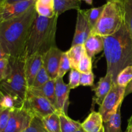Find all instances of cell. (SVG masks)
Listing matches in <instances>:
<instances>
[{
  "label": "cell",
  "instance_id": "7bdbcfd3",
  "mask_svg": "<svg viewBox=\"0 0 132 132\" xmlns=\"http://www.w3.org/2000/svg\"><path fill=\"white\" fill-rule=\"evenodd\" d=\"M5 1H6V0H0V5L4 3L5 2Z\"/></svg>",
  "mask_w": 132,
  "mask_h": 132
},
{
  "label": "cell",
  "instance_id": "4dcf8cb0",
  "mask_svg": "<svg viewBox=\"0 0 132 132\" xmlns=\"http://www.w3.org/2000/svg\"><path fill=\"white\" fill-rule=\"evenodd\" d=\"M0 104H1L3 109L12 110L14 108H18L19 107L16 101L14 99V98L10 95L6 94H3Z\"/></svg>",
  "mask_w": 132,
  "mask_h": 132
},
{
  "label": "cell",
  "instance_id": "8d00e7d4",
  "mask_svg": "<svg viewBox=\"0 0 132 132\" xmlns=\"http://www.w3.org/2000/svg\"><path fill=\"white\" fill-rule=\"evenodd\" d=\"M10 56L5 53V50H4L3 48L2 47L1 43H0V60L4 59H9Z\"/></svg>",
  "mask_w": 132,
  "mask_h": 132
},
{
  "label": "cell",
  "instance_id": "ab89813d",
  "mask_svg": "<svg viewBox=\"0 0 132 132\" xmlns=\"http://www.w3.org/2000/svg\"><path fill=\"white\" fill-rule=\"evenodd\" d=\"M28 1V0H6L4 3L10 4V3H14L21 2V1Z\"/></svg>",
  "mask_w": 132,
  "mask_h": 132
},
{
  "label": "cell",
  "instance_id": "f6af8a7d",
  "mask_svg": "<svg viewBox=\"0 0 132 132\" xmlns=\"http://www.w3.org/2000/svg\"><path fill=\"white\" fill-rule=\"evenodd\" d=\"M107 1H121V0H106Z\"/></svg>",
  "mask_w": 132,
  "mask_h": 132
},
{
  "label": "cell",
  "instance_id": "83f0119b",
  "mask_svg": "<svg viewBox=\"0 0 132 132\" xmlns=\"http://www.w3.org/2000/svg\"><path fill=\"white\" fill-rule=\"evenodd\" d=\"M35 7L37 14L45 18H52L56 14L54 8L42 5L36 1L35 3Z\"/></svg>",
  "mask_w": 132,
  "mask_h": 132
},
{
  "label": "cell",
  "instance_id": "484cf974",
  "mask_svg": "<svg viewBox=\"0 0 132 132\" xmlns=\"http://www.w3.org/2000/svg\"><path fill=\"white\" fill-rule=\"evenodd\" d=\"M77 70L81 73H90L92 72V59L85 51L79 64Z\"/></svg>",
  "mask_w": 132,
  "mask_h": 132
},
{
  "label": "cell",
  "instance_id": "d4e9b609",
  "mask_svg": "<svg viewBox=\"0 0 132 132\" xmlns=\"http://www.w3.org/2000/svg\"><path fill=\"white\" fill-rule=\"evenodd\" d=\"M132 81V66H129L122 70L117 78L116 85L126 87L127 85Z\"/></svg>",
  "mask_w": 132,
  "mask_h": 132
},
{
  "label": "cell",
  "instance_id": "f1b7e54d",
  "mask_svg": "<svg viewBox=\"0 0 132 132\" xmlns=\"http://www.w3.org/2000/svg\"><path fill=\"white\" fill-rule=\"evenodd\" d=\"M50 79H51L50 78L47 72H46V70H45V68L43 66L42 68H41V70L37 73V76H36V78H35L34 81V83L32 87H40V86H43L45 83H46Z\"/></svg>",
  "mask_w": 132,
  "mask_h": 132
},
{
  "label": "cell",
  "instance_id": "4316f807",
  "mask_svg": "<svg viewBox=\"0 0 132 132\" xmlns=\"http://www.w3.org/2000/svg\"><path fill=\"white\" fill-rule=\"evenodd\" d=\"M21 132H48L45 128L42 119L35 116L30 126Z\"/></svg>",
  "mask_w": 132,
  "mask_h": 132
},
{
  "label": "cell",
  "instance_id": "277c9868",
  "mask_svg": "<svg viewBox=\"0 0 132 132\" xmlns=\"http://www.w3.org/2000/svg\"><path fill=\"white\" fill-rule=\"evenodd\" d=\"M10 73L0 82V90L12 96L18 106L23 105L28 93V85L24 73V60L23 58H9Z\"/></svg>",
  "mask_w": 132,
  "mask_h": 132
},
{
  "label": "cell",
  "instance_id": "9a60e30c",
  "mask_svg": "<svg viewBox=\"0 0 132 132\" xmlns=\"http://www.w3.org/2000/svg\"><path fill=\"white\" fill-rule=\"evenodd\" d=\"M55 81H56V79H50L46 83L40 87L29 88L28 89V92L34 95L43 97L48 99L55 107V103H56L55 94Z\"/></svg>",
  "mask_w": 132,
  "mask_h": 132
},
{
  "label": "cell",
  "instance_id": "7c38bea8",
  "mask_svg": "<svg viewBox=\"0 0 132 132\" xmlns=\"http://www.w3.org/2000/svg\"><path fill=\"white\" fill-rule=\"evenodd\" d=\"M71 88L68 84H65L62 77H57L55 81V108L57 110L67 114L69 106V94Z\"/></svg>",
  "mask_w": 132,
  "mask_h": 132
},
{
  "label": "cell",
  "instance_id": "ee69618b",
  "mask_svg": "<svg viewBox=\"0 0 132 132\" xmlns=\"http://www.w3.org/2000/svg\"><path fill=\"white\" fill-rule=\"evenodd\" d=\"M76 132H84V131H83V130H82V129L81 128V129H80V130H79L78 131H76Z\"/></svg>",
  "mask_w": 132,
  "mask_h": 132
},
{
  "label": "cell",
  "instance_id": "e0dca14e",
  "mask_svg": "<svg viewBox=\"0 0 132 132\" xmlns=\"http://www.w3.org/2000/svg\"><path fill=\"white\" fill-rule=\"evenodd\" d=\"M86 52L92 59L99 53L104 51V42L103 37L98 35L90 34L84 43Z\"/></svg>",
  "mask_w": 132,
  "mask_h": 132
},
{
  "label": "cell",
  "instance_id": "f35d334b",
  "mask_svg": "<svg viewBox=\"0 0 132 132\" xmlns=\"http://www.w3.org/2000/svg\"><path fill=\"white\" fill-rule=\"evenodd\" d=\"M132 130V116L130 117V119L128 121V126L126 131L125 132H131Z\"/></svg>",
  "mask_w": 132,
  "mask_h": 132
},
{
  "label": "cell",
  "instance_id": "ac0fdd59",
  "mask_svg": "<svg viewBox=\"0 0 132 132\" xmlns=\"http://www.w3.org/2000/svg\"><path fill=\"white\" fill-rule=\"evenodd\" d=\"M81 1L79 0H54V9L59 16L70 10H80Z\"/></svg>",
  "mask_w": 132,
  "mask_h": 132
},
{
  "label": "cell",
  "instance_id": "8992f818",
  "mask_svg": "<svg viewBox=\"0 0 132 132\" xmlns=\"http://www.w3.org/2000/svg\"><path fill=\"white\" fill-rule=\"evenodd\" d=\"M126 88L118 85H113L101 105L99 106V112L102 116L103 122L108 121L112 115L116 113L119 106L122 104Z\"/></svg>",
  "mask_w": 132,
  "mask_h": 132
},
{
  "label": "cell",
  "instance_id": "e575fe53",
  "mask_svg": "<svg viewBox=\"0 0 132 132\" xmlns=\"http://www.w3.org/2000/svg\"><path fill=\"white\" fill-rule=\"evenodd\" d=\"M94 76L93 72L90 73H81L80 77V85L83 86H94Z\"/></svg>",
  "mask_w": 132,
  "mask_h": 132
},
{
  "label": "cell",
  "instance_id": "6da1fadb",
  "mask_svg": "<svg viewBox=\"0 0 132 132\" xmlns=\"http://www.w3.org/2000/svg\"><path fill=\"white\" fill-rule=\"evenodd\" d=\"M37 14L34 4L22 15L0 22V43L10 57L23 59L28 33Z\"/></svg>",
  "mask_w": 132,
  "mask_h": 132
},
{
  "label": "cell",
  "instance_id": "ba28073f",
  "mask_svg": "<svg viewBox=\"0 0 132 132\" xmlns=\"http://www.w3.org/2000/svg\"><path fill=\"white\" fill-rule=\"evenodd\" d=\"M23 104L35 116L43 119L57 111L55 107L48 99L34 95L28 92Z\"/></svg>",
  "mask_w": 132,
  "mask_h": 132
},
{
  "label": "cell",
  "instance_id": "ffe728a7",
  "mask_svg": "<svg viewBox=\"0 0 132 132\" xmlns=\"http://www.w3.org/2000/svg\"><path fill=\"white\" fill-rule=\"evenodd\" d=\"M121 106L122 104L119 106L116 113L112 115L108 121L103 122L104 132H122L121 130Z\"/></svg>",
  "mask_w": 132,
  "mask_h": 132
},
{
  "label": "cell",
  "instance_id": "d6986e66",
  "mask_svg": "<svg viewBox=\"0 0 132 132\" xmlns=\"http://www.w3.org/2000/svg\"><path fill=\"white\" fill-rule=\"evenodd\" d=\"M57 112L60 120L61 132H76L81 129V123L79 121L72 119L64 112L59 111H57Z\"/></svg>",
  "mask_w": 132,
  "mask_h": 132
},
{
  "label": "cell",
  "instance_id": "9c48e42d",
  "mask_svg": "<svg viewBox=\"0 0 132 132\" xmlns=\"http://www.w3.org/2000/svg\"><path fill=\"white\" fill-rule=\"evenodd\" d=\"M92 30V28L89 23L86 10L82 9L77 10L76 29L71 46L77 45H84L91 34Z\"/></svg>",
  "mask_w": 132,
  "mask_h": 132
},
{
  "label": "cell",
  "instance_id": "4fadbf2b",
  "mask_svg": "<svg viewBox=\"0 0 132 132\" xmlns=\"http://www.w3.org/2000/svg\"><path fill=\"white\" fill-rule=\"evenodd\" d=\"M43 55L40 54H35L24 60V73L28 88L33 85L36 76L42 68Z\"/></svg>",
  "mask_w": 132,
  "mask_h": 132
},
{
  "label": "cell",
  "instance_id": "74e56055",
  "mask_svg": "<svg viewBox=\"0 0 132 132\" xmlns=\"http://www.w3.org/2000/svg\"><path fill=\"white\" fill-rule=\"evenodd\" d=\"M131 93H132V81L127 85V86H126V90H125V97H126L127 95H128L129 94H131Z\"/></svg>",
  "mask_w": 132,
  "mask_h": 132
},
{
  "label": "cell",
  "instance_id": "30bf717a",
  "mask_svg": "<svg viewBox=\"0 0 132 132\" xmlns=\"http://www.w3.org/2000/svg\"><path fill=\"white\" fill-rule=\"evenodd\" d=\"M36 0L21 1L0 5V22L16 18L24 14L36 3Z\"/></svg>",
  "mask_w": 132,
  "mask_h": 132
},
{
  "label": "cell",
  "instance_id": "d6a6232c",
  "mask_svg": "<svg viewBox=\"0 0 132 132\" xmlns=\"http://www.w3.org/2000/svg\"><path fill=\"white\" fill-rule=\"evenodd\" d=\"M10 66L9 59L0 60V82L7 77L10 73Z\"/></svg>",
  "mask_w": 132,
  "mask_h": 132
},
{
  "label": "cell",
  "instance_id": "44dd1931",
  "mask_svg": "<svg viewBox=\"0 0 132 132\" xmlns=\"http://www.w3.org/2000/svg\"><path fill=\"white\" fill-rule=\"evenodd\" d=\"M85 51L84 45H77L71 46L70 48L66 52L70 63L71 69H77L79 64Z\"/></svg>",
  "mask_w": 132,
  "mask_h": 132
},
{
  "label": "cell",
  "instance_id": "f546056e",
  "mask_svg": "<svg viewBox=\"0 0 132 132\" xmlns=\"http://www.w3.org/2000/svg\"><path fill=\"white\" fill-rule=\"evenodd\" d=\"M70 70H71L70 63L68 56H67V54H66V52H64L63 55H62L60 64H59V70H58L57 77H62V78H63L64 75Z\"/></svg>",
  "mask_w": 132,
  "mask_h": 132
},
{
  "label": "cell",
  "instance_id": "2e32d148",
  "mask_svg": "<svg viewBox=\"0 0 132 132\" xmlns=\"http://www.w3.org/2000/svg\"><path fill=\"white\" fill-rule=\"evenodd\" d=\"M81 128L85 132H100L103 129V120L101 113L92 111L81 123Z\"/></svg>",
  "mask_w": 132,
  "mask_h": 132
},
{
  "label": "cell",
  "instance_id": "7402d4cb",
  "mask_svg": "<svg viewBox=\"0 0 132 132\" xmlns=\"http://www.w3.org/2000/svg\"><path fill=\"white\" fill-rule=\"evenodd\" d=\"M42 121L48 132H61L57 111L43 118Z\"/></svg>",
  "mask_w": 132,
  "mask_h": 132
},
{
  "label": "cell",
  "instance_id": "5b68a950",
  "mask_svg": "<svg viewBox=\"0 0 132 132\" xmlns=\"http://www.w3.org/2000/svg\"><path fill=\"white\" fill-rule=\"evenodd\" d=\"M99 21L92 30L91 34L101 37L112 36L124 24V15L120 1H107Z\"/></svg>",
  "mask_w": 132,
  "mask_h": 132
},
{
  "label": "cell",
  "instance_id": "603a6c76",
  "mask_svg": "<svg viewBox=\"0 0 132 132\" xmlns=\"http://www.w3.org/2000/svg\"><path fill=\"white\" fill-rule=\"evenodd\" d=\"M124 15V23L132 37V0H121Z\"/></svg>",
  "mask_w": 132,
  "mask_h": 132
},
{
  "label": "cell",
  "instance_id": "1f68e13d",
  "mask_svg": "<svg viewBox=\"0 0 132 132\" xmlns=\"http://www.w3.org/2000/svg\"><path fill=\"white\" fill-rule=\"evenodd\" d=\"M80 77L81 73L77 69H71L69 75V85L72 89L76 88L80 86Z\"/></svg>",
  "mask_w": 132,
  "mask_h": 132
},
{
  "label": "cell",
  "instance_id": "836d02e7",
  "mask_svg": "<svg viewBox=\"0 0 132 132\" xmlns=\"http://www.w3.org/2000/svg\"><path fill=\"white\" fill-rule=\"evenodd\" d=\"M10 109H3L0 113V132H3L7 126L9 119H10Z\"/></svg>",
  "mask_w": 132,
  "mask_h": 132
},
{
  "label": "cell",
  "instance_id": "60d3db41",
  "mask_svg": "<svg viewBox=\"0 0 132 132\" xmlns=\"http://www.w3.org/2000/svg\"><path fill=\"white\" fill-rule=\"evenodd\" d=\"M79 1H84L86 3H87L89 5H93V0H79Z\"/></svg>",
  "mask_w": 132,
  "mask_h": 132
},
{
  "label": "cell",
  "instance_id": "bcb514c9",
  "mask_svg": "<svg viewBox=\"0 0 132 132\" xmlns=\"http://www.w3.org/2000/svg\"><path fill=\"white\" fill-rule=\"evenodd\" d=\"M84 132H85V131H84ZM100 132H104V130H103H103H102Z\"/></svg>",
  "mask_w": 132,
  "mask_h": 132
},
{
  "label": "cell",
  "instance_id": "7dc6e473",
  "mask_svg": "<svg viewBox=\"0 0 132 132\" xmlns=\"http://www.w3.org/2000/svg\"><path fill=\"white\" fill-rule=\"evenodd\" d=\"M131 132H132V130H131Z\"/></svg>",
  "mask_w": 132,
  "mask_h": 132
},
{
  "label": "cell",
  "instance_id": "b9f144b4",
  "mask_svg": "<svg viewBox=\"0 0 132 132\" xmlns=\"http://www.w3.org/2000/svg\"><path fill=\"white\" fill-rule=\"evenodd\" d=\"M3 92H2L1 91V90H0V103H1V97H2V96H3ZM3 108L2 107H1V104H0V113H1V111L3 110Z\"/></svg>",
  "mask_w": 132,
  "mask_h": 132
},
{
  "label": "cell",
  "instance_id": "d590c367",
  "mask_svg": "<svg viewBox=\"0 0 132 132\" xmlns=\"http://www.w3.org/2000/svg\"><path fill=\"white\" fill-rule=\"evenodd\" d=\"M36 1L40 3L41 4L46 6H50V7L54 8V0H36Z\"/></svg>",
  "mask_w": 132,
  "mask_h": 132
},
{
  "label": "cell",
  "instance_id": "7a4b0ae2",
  "mask_svg": "<svg viewBox=\"0 0 132 132\" xmlns=\"http://www.w3.org/2000/svg\"><path fill=\"white\" fill-rule=\"evenodd\" d=\"M104 52L107 63V72L112 76L116 85L119 73L129 66H132V37L122 24L114 34L103 37Z\"/></svg>",
  "mask_w": 132,
  "mask_h": 132
},
{
  "label": "cell",
  "instance_id": "52a82bcc",
  "mask_svg": "<svg viewBox=\"0 0 132 132\" xmlns=\"http://www.w3.org/2000/svg\"><path fill=\"white\" fill-rule=\"evenodd\" d=\"M35 115L25 106L24 104L21 107L11 110L10 119L7 126L3 132H21L30 125Z\"/></svg>",
  "mask_w": 132,
  "mask_h": 132
},
{
  "label": "cell",
  "instance_id": "5bb4252c",
  "mask_svg": "<svg viewBox=\"0 0 132 132\" xmlns=\"http://www.w3.org/2000/svg\"><path fill=\"white\" fill-rule=\"evenodd\" d=\"M114 85L112 76L110 73H106L104 77H101L99 79L97 85L92 88V90L95 92V95L93 98V102L95 104L101 106L106 95Z\"/></svg>",
  "mask_w": 132,
  "mask_h": 132
},
{
  "label": "cell",
  "instance_id": "8fae6325",
  "mask_svg": "<svg viewBox=\"0 0 132 132\" xmlns=\"http://www.w3.org/2000/svg\"><path fill=\"white\" fill-rule=\"evenodd\" d=\"M63 52L56 46L51 48L43 55V66L51 79H55L57 77L58 70Z\"/></svg>",
  "mask_w": 132,
  "mask_h": 132
},
{
  "label": "cell",
  "instance_id": "cb8c5ba5",
  "mask_svg": "<svg viewBox=\"0 0 132 132\" xmlns=\"http://www.w3.org/2000/svg\"><path fill=\"white\" fill-rule=\"evenodd\" d=\"M104 6H105V5H103L102 6H99V7H94L88 9V10H85L89 23H90L92 29L95 26L96 23H97L99 18L101 16L102 13H103V10L104 9Z\"/></svg>",
  "mask_w": 132,
  "mask_h": 132
},
{
  "label": "cell",
  "instance_id": "3957f363",
  "mask_svg": "<svg viewBox=\"0 0 132 132\" xmlns=\"http://www.w3.org/2000/svg\"><path fill=\"white\" fill-rule=\"evenodd\" d=\"M58 15L45 18L37 14L28 33L23 59L35 54L43 55L51 48L56 46V31Z\"/></svg>",
  "mask_w": 132,
  "mask_h": 132
}]
</instances>
